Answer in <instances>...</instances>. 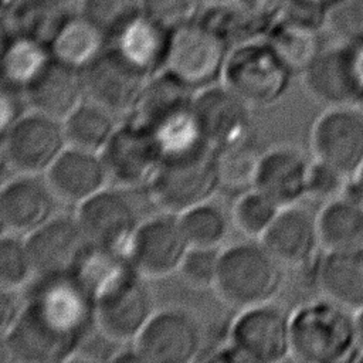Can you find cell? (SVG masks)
Listing matches in <instances>:
<instances>
[{
  "label": "cell",
  "mask_w": 363,
  "mask_h": 363,
  "mask_svg": "<svg viewBox=\"0 0 363 363\" xmlns=\"http://www.w3.org/2000/svg\"><path fill=\"white\" fill-rule=\"evenodd\" d=\"M95 328V302L72 275L35 278L20 315L1 335L17 363L71 360Z\"/></svg>",
  "instance_id": "obj_1"
},
{
  "label": "cell",
  "mask_w": 363,
  "mask_h": 363,
  "mask_svg": "<svg viewBox=\"0 0 363 363\" xmlns=\"http://www.w3.org/2000/svg\"><path fill=\"white\" fill-rule=\"evenodd\" d=\"M285 268L259 240L235 242L221 251L213 288L238 311L269 303L284 288Z\"/></svg>",
  "instance_id": "obj_2"
},
{
  "label": "cell",
  "mask_w": 363,
  "mask_h": 363,
  "mask_svg": "<svg viewBox=\"0 0 363 363\" xmlns=\"http://www.w3.org/2000/svg\"><path fill=\"white\" fill-rule=\"evenodd\" d=\"M289 326L291 357L299 362H354L359 353L354 312L328 298L298 306Z\"/></svg>",
  "instance_id": "obj_3"
},
{
  "label": "cell",
  "mask_w": 363,
  "mask_h": 363,
  "mask_svg": "<svg viewBox=\"0 0 363 363\" xmlns=\"http://www.w3.org/2000/svg\"><path fill=\"white\" fill-rule=\"evenodd\" d=\"M194 96L196 91L160 71L149 79L132 111V118L147 128L163 156L204 143L196 121Z\"/></svg>",
  "instance_id": "obj_4"
},
{
  "label": "cell",
  "mask_w": 363,
  "mask_h": 363,
  "mask_svg": "<svg viewBox=\"0 0 363 363\" xmlns=\"http://www.w3.org/2000/svg\"><path fill=\"white\" fill-rule=\"evenodd\" d=\"M220 186L223 183L218 152L200 143L189 150L163 156L146 187L162 211L179 216L213 200Z\"/></svg>",
  "instance_id": "obj_5"
},
{
  "label": "cell",
  "mask_w": 363,
  "mask_h": 363,
  "mask_svg": "<svg viewBox=\"0 0 363 363\" xmlns=\"http://www.w3.org/2000/svg\"><path fill=\"white\" fill-rule=\"evenodd\" d=\"M294 72L265 38L230 48L221 82L252 108H267L288 92Z\"/></svg>",
  "instance_id": "obj_6"
},
{
  "label": "cell",
  "mask_w": 363,
  "mask_h": 363,
  "mask_svg": "<svg viewBox=\"0 0 363 363\" xmlns=\"http://www.w3.org/2000/svg\"><path fill=\"white\" fill-rule=\"evenodd\" d=\"M228 51L218 34L196 20L172 31L162 71L197 92L221 79Z\"/></svg>",
  "instance_id": "obj_7"
},
{
  "label": "cell",
  "mask_w": 363,
  "mask_h": 363,
  "mask_svg": "<svg viewBox=\"0 0 363 363\" xmlns=\"http://www.w3.org/2000/svg\"><path fill=\"white\" fill-rule=\"evenodd\" d=\"M1 133L3 162L16 174H45L68 146L62 121L33 109Z\"/></svg>",
  "instance_id": "obj_8"
},
{
  "label": "cell",
  "mask_w": 363,
  "mask_h": 363,
  "mask_svg": "<svg viewBox=\"0 0 363 363\" xmlns=\"http://www.w3.org/2000/svg\"><path fill=\"white\" fill-rule=\"evenodd\" d=\"M291 315L272 302L240 311L230 328L237 360L277 363L291 356Z\"/></svg>",
  "instance_id": "obj_9"
},
{
  "label": "cell",
  "mask_w": 363,
  "mask_h": 363,
  "mask_svg": "<svg viewBox=\"0 0 363 363\" xmlns=\"http://www.w3.org/2000/svg\"><path fill=\"white\" fill-rule=\"evenodd\" d=\"M311 150L347 179L363 164V109L360 105L326 108L311 129Z\"/></svg>",
  "instance_id": "obj_10"
},
{
  "label": "cell",
  "mask_w": 363,
  "mask_h": 363,
  "mask_svg": "<svg viewBox=\"0 0 363 363\" xmlns=\"http://www.w3.org/2000/svg\"><path fill=\"white\" fill-rule=\"evenodd\" d=\"M252 106L228 86L213 84L196 92L194 113L203 142L223 152L251 140Z\"/></svg>",
  "instance_id": "obj_11"
},
{
  "label": "cell",
  "mask_w": 363,
  "mask_h": 363,
  "mask_svg": "<svg viewBox=\"0 0 363 363\" xmlns=\"http://www.w3.org/2000/svg\"><path fill=\"white\" fill-rule=\"evenodd\" d=\"M101 157L109 180L118 187L135 189L150 183L163 153L147 128L132 118L116 126Z\"/></svg>",
  "instance_id": "obj_12"
},
{
  "label": "cell",
  "mask_w": 363,
  "mask_h": 363,
  "mask_svg": "<svg viewBox=\"0 0 363 363\" xmlns=\"http://www.w3.org/2000/svg\"><path fill=\"white\" fill-rule=\"evenodd\" d=\"M132 345L142 362L189 363L201 353L203 332L189 311L164 308L155 311Z\"/></svg>",
  "instance_id": "obj_13"
},
{
  "label": "cell",
  "mask_w": 363,
  "mask_h": 363,
  "mask_svg": "<svg viewBox=\"0 0 363 363\" xmlns=\"http://www.w3.org/2000/svg\"><path fill=\"white\" fill-rule=\"evenodd\" d=\"M146 279L135 269L95 301V328L115 343H133L153 311Z\"/></svg>",
  "instance_id": "obj_14"
},
{
  "label": "cell",
  "mask_w": 363,
  "mask_h": 363,
  "mask_svg": "<svg viewBox=\"0 0 363 363\" xmlns=\"http://www.w3.org/2000/svg\"><path fill=\"white\" fill-rule=\"evenodd\" d=\"M189 248L179 217L163 211L140 221L129 245L128 259L145 279H159L179 272Z\"/></svg>",
  "instance_id": "obj_15"
},
{
  "label": "cell",
  "mask_w": 363,
  "mask_h": 363,
  "mask_svg": "<svg viewBox=\"0 0 363 363\" xmlns=\"http://www.w3.org/2000/svg\"><path fill=\"white\" fill-rule=\"evenodd\" d=\"M75 218L89 245L126 257L140 224L133 203L123 193L108 187L77 206Z\"/></svg>",
  "instance_id": "obj_16"
},
{
  "label": "cell",
  "mask_w": 363,
  "mask_h": 363,
  "mask_svg": "<svg viewBox=\"0 0 363 363\" xmlns=\"http://www.w3.org/2000/svg\"><path fill=\"white\" fill-rule=\"evenodd\" d=\"M86 98L112 113H128L138 105L150 75L133 67L112 47L82 69Z\"/></svg>",
  "instance_id": "obj_17"
},
{
  "label": "cell",
  "mask_w": 363,
  "mask_h": 363,
  "mask_svg": "<svg viewBox=\"0 0 363 363\" xmlns=\"http://www.w3.org/2000/svg\"><path fill=\"white\" fill-rule=\"evenodd\" d=\"M24 238L35 278L71 275L89 245L75 216L67 214H55Z\"/></svg>",
  "instance_id": "obj_18"
},
{
  "label": "cell",
  "mask_w": 363,
  "mask_h": 363,
  "mask_svg": "<svg viewBox=\"0 0 363 363\" xmlns=\"http://www.w3.org/2000/svg\"><path fill=\"white\" fill-rule=\"evenodd\" d=\"M58 199L34 174H16L4 182L0 191V220L3 233L27 237L55 216Z\"/></svg>",
  "instance_id": "obj_19"
},
{
  "label": "cell",
  "mask_w": 363,
  "mask_h": 363,
  "mask_svg": "<svg viewBox=\"0 0 363 363\" xmlns=\"http://www.w3.org/2000/svg\"><path fill=\"white\" fill-rule=\"evenodd\" d=\"M259 241L286 268H302L322 248L316 216L299 204L282 207Z\"/></svg>",
  "instance_id": "obj_20"
},
{
  "label": "cell",
  "mask_w": 363,
  "mask_h": 363,
  "mask_svg": "<svg viewBox=\"0 0 363 363\" xmlns=\"http://www.w3.org/2000/svg\"><path fill=\"white\" fill-rule=\"evenodd\" d=\"M302 78L306 94L326 108L362 105L349 44L322 50Z\"/></svg>",
  "instance_id": "obj_21"
},
{
  "label": "cell",
  "mask_w": 363,
  "mask_h": 363,
  "mask_svg": "<svg viewBox=\"0 0 363 363\" xmlns=\"http://www.w3.org/2000/svg\"><path fill=\"white\" fill-rule=\"evenodd\" d=\"M44 179L58 201L79 206L106 187L109 176L101 153L67 146Z\"/></svg>",
  "instance_id": "obj_22"
},
{
  "label": "cell",
  "mask_w": 363,
  "mask_h": 363,
  "mask_svg": "<svg viewBox=\"0 0 363 363\" xmlns=\"http://www.w3.org/2000/svg\"><path fill=\"white\" fill-rule=\"evenodd\" d=\"M311 160L296 147L275 146L261 153L254 187L277 206L289 207L308 197Z\"/></svg>",
  "instance_id": "obj_23"
},
{
  "label": "cell",
  "mask_w": 363,
  "mask_h": 363,
  "mask_svg": "<svg viewBox=\"0 0 363 363\" xmlns=\"http://www.w3.org/2000/svg\"><path fill=\"white\" fill-rule=\"evenodd\" d=\"M23 95L28 109L64 121L86 99L84 74L52 58Z\"/></svg>",
  "instance_id": "obj_24"
},
{
  "label": "cell",
  "mask_w": 363,
  "mask_h": 363,
  "mask_svg": "<svg viewBox=\"0 0 363 363\" xmlns=\"http://www.w3.org/2000/svg\"><path fill=\"white\" fill-rule=\"evenodd\" d=\"M315 284L323 298L352 311L363 309V247L325 251L315 268Z\"/></svg>",
  "instance_id": "obj_25"
},
{
  "label": "cell",
  "mask_w": 363,
  "mask_h": 363,
  "mask_svg": "<svg viewBox=\"0 0 363 363\" xmlns=\"http://www.w3.org/2000/svg\"><path fill=\"white\" fill-rule=\"evenodd\" d=\"M172 31L142 13L112 40V48L138 69L153 77L164 67Z\"/></svg>",
  "instance_id": "obj_26"
},
{
  "label": "cell",
  "mask_w": 363,
  "mask_h": 363,
  "mask_svg": "<svg viewBox=\"0 0 363 363\" xmlns=\"http://www.w3.org/2000/svg\"><path fill=\"white\" fill-rule=\"evenodd\" d=\"M320 245L325 251L363 247V201L342 193L325 201L316 214Z\"/></svg>",
  "instance_id": "obj_27"
},
{
  "label": "cell",
  "mask_w": 363,
  "mask_h": 363,
  "mask_svg": "<svg viewBox=\"0 0 363 363\" xmlns=\"http://www.w3.org/2000/svg\"><path fill=\"white\" fill-rule=\"evenodd\" d=\"M108 37L81 13L72 14L48 43L54 60L84 69L105 50Z\"/></svg>",
  "instance_id": "obj_28"
},
{
  "label": "cell",
  "mask_w": 363,
  "mask_h": 363,
  "mask_svg": "<svg viewBox=\"0 0 363 363\" xmlns=\"http://www.w3.org/2000/svg\"><path fill=\"white\" fill-rule=\"evenodd\" d=\"M71 0H27L10 10H3L4 37L31 35L50 43L58 28L75 13Z\"/></svg>",
  "instance_id": "obj_29"
},
{
  "label": "cell",
  "mask_w": 363,
  "mask_h": 363,
  "mask_svg": "<svg viewBox=\"0 0 363 363\" xmlns=\"http://www.w3.org/2000/svg\"><path fill=\"white\" fill-rule=\"evenodd\" d=\"M265 41L294 74H302L322 51L318 27L285 17L271 26Z\"/></svg>",
  "instance_id": "obj_30"
},
{
  "label": "cell",
  "mask_w": 363,
  "mask_h": 363,
  "mask_svg": "<svg viewBox=\"0 0 363 363\" xmlns=\"http://www.w3.org/2000/svg\"><path fill=\"white\" fill-rule=\"evenodd\" d=\"M51 60L50 45L40 38L24 34L4 37L1 58L4 85L24 92Z\"/></svg>",
  "instance_id": "obj_31"
},
{
  "label": "cell",
  "mask_w": 363,
  "mask_h": 363,
  "mask_svg": "<svg viewBox=\"0 0 363 363\" xmlns=\"http://www.w3.org/2000/svg\"><path fill=\"white\" fill-rule=\"evenodd\" d=\"M132 271L133 268L125 254L88 245L71 275L95 302Z\"/></svg>",
  "instance_id": "obj_32"
},
{
  "label": "cell",
  "mask_w": 363,
  "mask_h": 363,
  "mask_svg": "<svg viewBox=\"0 0 363 363\" xmlns=\"http://www.w3.org/2000/svg\"><path fill=\"white\" fill-rule=\"evenodd\" d=\"M62 126L68 146L101 153L118 123L115 113L86 98L62 121Z\"/></svg>",
  "instance_id": "obj_33"
},
{
  "label": "cell",
  "mask_w": 363,
  "mask_h": 363,
  "mask_svg": "<svg viewBox=\"0 0 363 363\" xmlns=\"http://www.w3.org/2000/svg\"><path fill=\"white\" fill-rule=\"evenodd\" d=\"M197 21L218 34L230 48L265 38L267 35V31L252 21L234 0L206 4V10L203 7Z\"/></svg>",
  "instance_id": "obj_34"
},
{
  "label": "cell",
  "mask_w": 363,
  "mask_h": 363,
  "mask_svg": "<svg viewBox=\"0 0 363 363\" xmlns=\"http://www.w3.org/2000/svg\"><path fill=\"white\" fill-rule=\"evenodd\" d=\"M177 217L189 245L203 248H220L233 223L225 211L211 200L191 207Z\"/></svg>",
  "instance_id": "obj_35"
},
{
  "label": "cell",
  "mask_w": 363,
  "mask_h": 363,
  "mask_svg": "<svg viewBox=\"0 0 363 363\" xmlns=\"http://www.w3.org/2000/svg\"><path fill=\"white\" fill-rule=\"evenodd\" d=\"M281 210L268 196L251 186L233 204L231 221L248 238H261Z\"/></svg>",
  "instance_id": "obj_36"
},
{
  "label": "cell",
  "mask_w": 363,
  "mask_h": 363,
  "mask_svg": "<svg viewBox=\"0 0 363 363\" xmlns=\"http://www.w3.org/2000/svg\"><path fill=\"white\" fill-rule=\"evenodd\" d=\"M108 38L143 13V0H82L81 11Z\"/></svg>",
  "instance_id": "obj_37"
},
{
  "label": "cell",
  "mask_w": 363,
  "mask_h": 363,
  "mask_svg": "<svg viewBox=\"0 0 363 363\" xmlns=\"http://www.w3.org/2000/svg\"><path fill=\"white\" fill-rule=\"evenodd\" d=\"M35 277L26 238L3 233L0 240V285L4 289L20 291Z\"/></svg>",
  "instance_id": "obj_38"
},
{
  "label": "cell",
  "mask_w": 363,
  "mask_h": 363,
  "mask_svg": "<svg viewBox=\"0 0 363 363\" xmlns=\"http://www.w3.org/2000/svg\"><path fill=\"white\" fill-rule=\"evenodd\" d=\"M259 157L261 152L255 149L251 140L220 152L221 183L233 189L252 186Z\"/></svg>",
  "instance_id": "obj_39"
},
{
  "label": "cell",
  "mask_w": 363,
  "mask_h": 363,
  "mask_svg": "<svg viewBox=\"0 0 363 363\" xmlns=\"http://www.w3.org/2000/svg\"><path fill=\"white\" fill-rule=\"evenodd\" d=\"M220 254V248L190 247L179 268L180 277L193 288H213L217 277Z\"/></svg>",
  "instance_id": "obj_40"
},
{
  "label": "cell",
  "mask_w": 363,
  "mask_h": 363,
  "mask_svg": "<svg viewBox=\"0 0 363 363\" xmlns=\"http://www.w3.org/2000/svg\"><path fill=\"white\" fill-rule=\"evenodd\" d=\"M200 0H143V13L173 31L199 18Z\"/></svg>",
  "instance_id": "obj_41"
},
{
  "label": "cell",
  "mask_w": 363,
  "mask_h": 363,
  "mask_svg": "<svg viewBox=\"0 0 363 363\" xmlns=\"http://www.w3.org/2000/svg\"><path fill=\"white\" fill-rule=\"evenodd\" d=\"M347 180L349 179L335 167L313 159L308 174V197L329 201L343 193Z\"/></svg>",
  "instance_id": "obj_42"
},
{
  "label": "cell",
  "mask_w": 363,
  "mask_h": 363,
  "mask_svg": "<svg viewBox=\"0 0 363 363\" xmlns=\"http://www.w3.org/2000/svg\"><path fill=\"white\" fill-rule=\"evenodd\" d=\"M238 7L267 33L271 26L278 21L289 0H234Z\"/></svg>",
  "instance_id": "obj_43"
},
{
  "label": "cell",
  "mask_w": 363,
  "mask_h": 363,
  "mask_svg": "<svg viewBox=\"0 0 363 363\" xmlns=\"http://www.w3.org/2000/svg\"><path fill=\"white\" fill-rule=\"evenodd\" d=\"M24 298L18 296V291L14 289H4L1 288L0 295V305H1V335L10 329V326L14 323L17 316L20 315V311L23 308Z\"/></svg>",
  "instance_id": "obj_44"
},
{
  "label": "cell",
  "mask_w": 363,
  "mask_h": 363,
  "mask_svg": "<svg viewBox=\"0 0 363 363\" xmlns=\"http://www.w3.org/2000/svg\"><path fill=\"white\" fill-rule=\"evenodd\" d=\"M18 89L4 85L1 92V132L6 130L24 112L21 111V99L17 96Z\"/></svg>",
  "instance_id": "obj_45"
},
{
  "label": "cell",
  "mask_w": 363,
  "mask_h": 363,
  "mask_svg": "<svg viewBox=\"0 0 363 363\" xmlns=\"http://www.w3.org/2000/svg\"><path fill=\"white\" fill-rule=\"evenodd\" d=\"M349 47H350L352 65L354 69L356 81H357L360 96H362V105H363V38L354 43H349Z\"/></svg>",
  "instance_id": "obj_46"
},
{
  "label": "cell",
  "mask_w": 363,
  "mask_h": 363,
  "mask_svg": "<svg viewBox=\"0 0 363 363\" xmlns=\"http://www.w3.org/2000/svg\"><path fill=\"white\" fill-rule=\"evenodd\" d=\"M343 193L363 201V164L356 172V174L347 180Z\"/></svg>",
  "instance_id": "obj_47"
},
{
  "label": "cell",
  "mask_w": 363,
  "mask_h": 363,
  "mask_svg": "<svg viewBox=\"0 0 363 363\" xmlns=\"http://www.w3.org/2000/svg\"><path fill=\"white\" fill-rule=\"evenodd\" d=\"M354 322H356V336L359 343V352H363V309L354 313Z\"/></svg>",
  "instance_id": "obj_48"
},
{
  "label": "cell",
  "mask_w": 363,
  "mask_h": 363,
  "mask_svg": "<svg viewBox=\"0 0 363 363\" xmlns=\"http://www.w3.org/2000/svg\"><path fill=\"white\" fill-rule=\"evenodd\" d=\"M299 1H302V3H305V4H308V6H311V7H315V9H325L326 6H329V4H332L333 1H336V0H299Z\"/></svg>",
  "instance_id": "obj_49"
},
{
  "label": "cell",
  "mask_w": 363,
  "mask_h": 363,
  "mask_svg": "<svg viewBox=\"0 0 363 363\" xmlns=\"http://www.w3.org/2000/svg\"><path fill=\"white\" fill-rule=\"evenodd\" d=\"M27 0H1V9L3 10H10L13 7H17L20 4H23Z\"/></svg>",
  "instance_id": "obj_50"
},
{
  "label": "cell",
  "mask_w": 363,
  "mask_h": 363,
  "mask_svg": "<svg viewBox=\"0 0 363 363\" xmlns=\"http://www.w3.org/2000/svg\"><path fill=\"white\" fill-rule=\"evenodd\" d=\"M203 3V6L206 4H218V3H225V1H231V0H200Z\"/></svg>",
  "instance_id": "obj_51"
},
{
  "label": "cell",
  "mask_w": 363,
  "mask_h": 363,
  "mask_svg": "<svg viewBox=\"0 0 363 363\" xmlns=\"http://www.w3.org/2000/svg\"><path fill=\"white\" fill-rule=\"evenodd\" d=\"M354 362H359V363H363V352H359Z\"/></svg>",
  "instance_id": "obj_52"
}]
</instances>
